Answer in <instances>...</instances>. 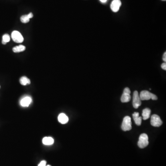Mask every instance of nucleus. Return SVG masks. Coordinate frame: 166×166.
I'll return each instance as SVG.
<instances>
[{
    "label": "nucleus",
    "instance_id": "4be33fe9",
    "mask_svg": "<svg viewBox=\"0 0 166 166\" xmlns=\"http://www.w3.org/2000/svg\"><path fill=\"white\" fill-rule=\"evenodd\" d=\"M161 1H166V0H161Z\"/></svg>",
    "mask_w": 166,
    "mask_h": 166
},
{
    "label": "nucleus",
    "instance_id": "f8f14e48",
    "mask_svg": "<svg viewBox=\"0 0 166 166\" xmlns=\"http://www.w3.org/2000/svg\"><path fill=\"white\" fill-rule=\"evenodd\" d=\"M33 17V15L32 13H30L28 14L22 16L20 18V20L23 23H27L29 22L30 19L32 18Z\"/></svg>",
    "mask_w": 166,
    "mask_h": 166
},
{
    "label": "nucleus",
    "instance_id": "9b49d317",
    "mask_svg": "<svg viewBox=\"0 0 166 166\" xmlns=\"http://www.w3.org/2000/svg\"><path fill=\"white\" fill-rule=\"evenodd\" d=\"M58 119L60 123L62 124L67 123L69 120V119L68 116L63 113L60 114L58 116Z\"/></svg>",
    "mask_w": 166,
    "mask_h": 166
},
{
    "label": "nucleus",
    "instance_id": "aec40b11",
    "mask_svg": "<svg viewBox=\"0 0 166 166\" xmlns=\"http://www.w3.org/2000/svg\"><path fill=\"white\" fill-rule=\"evenodd\" d=\"M163 60L164 62H166V52H165L164 53L163 56Z\"/></svg>",
    "mask_w": 166,
    "mask_h": 166
},
{
    "label": "nucleus",
    "instance_id": "1a4fd4ad",
    "mask_svg": "<svg viewBox=\"0 0 166 166\" xmlns=\"http://www.w3.org/2000/svg\"><path fill=\"white\" fill-rule=\"evenodd\" d=\"M32 102V99L30 96H27L23 97L20 101V105L22 107H28Z\"/></svg>",
    "mask_w": 166,
    "mask_h": 166
},
{
    "label": "nucleus",
    "instance_id": "6ab92c4d",
    "mask_svg": "<svg viewBox=\"0 0 166 166\" xmlns=\"http://www.w3.org/2000/svg\"><path fill=\"white\" fill-rule=\"evenodd\" d=\"M161 67L163 70H166V62H164L161 64Z\"/></svg>",
    "mask_w": 166,
    "mask_h": 166
},
{
    "label": "nucleus",
    "instance_id": "5701e85b",
    "mask_svg": "<svg viewBox=\"0 0 166 166\" xmlns=\"http://www.w3.org/2000/svg\"><path fill=\"white\" fill-rule=\"evenodd\" d=\"M50 166V165H47V166Z\"/></svg>",
    "mask_w": 166,
    "mask_h": 166
},
{
    "label": "nucleus",
    "instance_id": "f3484780",
    "mask_svg": "<svg viewBox=\"0 0 166 166\" xmlns=\"http://www.w3.org/2000/svg\"><path fill=\"white\" fill-rule=\"evenodd\" d=\"M10 40V37L9 35L7 34H6L3 36L2 44H6L7 43L9 42Z\"/></svg>",
    "mask_w": 166,
    "mask_h": 166
},
{
    "label": "nucleus",
    "instance_id": "a211bd4d",
    "mask_svg": "<svg viewBox=\"0 0 166 166\" xmlns=\"http://www.w3.org/2000/svg\"><path fill=\"white\" fill-rule=\"evenodd\" d=\"M46 161H42L39 164L38 166H46Z\"/></svg>",
    "mask_w": 166,
    "mask_h": 166
},
{
    "label": "nucleus",
    "instance_id": "6e6552de",
    "mask_svg": "<svg viewBox=\"0 0 166 166\" xmlns=\"http://www.w3.org/2000/svg\"><path fill=\"white\" fill-rule=\"evenodd\" d=\"M121 5V1L120 0H114L111 4V9L114 12H118Z\"/></svg>",
    "mask_w": 166,
    "mask_h": 166
},
{
    "label": "nucleus",
    "instance_id": "412c9836",
    "mask_svg": "<svg viewBox=\"0 0 166 166\" xmlns=\"http://www.w3.org/2000/svg\"><path fill=\"white\" fill-rule=\"evenodd\" d=\"M107 0H100V1H101V2H102V3H106V1H107Z\"/></svg>",
    "mask_w": 166,
    "mask_h": 166
},
{
    "label": "nucleus",
    "instance_id": "f257e3e1",
    "mask_svg": "<svg viewBox=\"0 0 166 166\" xmlns=\"http://www.w3.org/2000/svg\"><path fill=\"white\" fill-rule=\"evenodd\" d=\"M139 97L141 101L149 100V99H152L153 100H157V97L156 95L147 90L141 91L139 95Z\"/></svg>",
    "mask_w": 166,
    "mask_h": 166
},
{
    "label": "nucleus",
    "instance_id": "0eeeda50",
    "mask_svg": "<svg viewBox=\"0 0 166 166\" xmlns=\"http://www.w3.org/2000/svg\"><path fill=\"white\" fill-rule=\"evenodd\" d=\"M12 38L14 42L21 43L24 41V37L18 31H14L12 33Z\"/></svg>",
    "mask_w": 166,
    "mask_h": 166
},
{
    "label": "nucleus",
    "instance_id": "9d476101",
    "mask_svg": "<svg viewBox=\"0 0 166 166\" xmlns=\"http://www.w3.org/2000/svg\"><path fill=\"white\" fill-rule=\"evenodd\" d=\"M133 118L135 123L137 126H140L142 123V118L139 116V114L138 112H135L133 114Z\"/></svg>",
    "mask_w": 166,
    "mask_h": 166
},
{
    "label": "nucleus",
    "instance_id": "f03ea898",
    "mask_svg": "<svg viewBox=\"0 0 166 166\" xmlns=\"http://www.w3.org/2000/svg\"><path fill=\"white\" fill-rule=\"evenodd\" d=\"M149 145L148 136L145 133H143L139 138L138 145L140 148L144 149Z\"/></svg>",
    "mask_w": 166,
    "mask_h": 166
},
{
    "label": "nucleus",
    "instance_id": "39448f33",
    "mask_svg": "<svg viewBox=\"0 0 166 166\" xmlns=\"http://www.w3.org/2000/svg\"><path fill=\"white\" fill-rule=\"evenodd\" d=\"M133 104L134 108L136 109L139 108V107L141 105V100L139 97V92L136 90L134 91L133 93Z\"/></svg>",
    "mask_w": 166,
    "mask_h": 166
},
{
    "label": "nucleus",
    "instance_id": "dca6fc26",
    "mask_svg": "<svg viewBox=\"0 0 166 166\" xmlns=\"http://www.w3.org/2000/svg\"><path fill=\"white\" fill-rule=\"evenodd\" d=\"M25 50V47L24 45H20L19 46L14 47L13 49V50L14 53H19L23 52Z\"/></svg>",
    "mask_w": 166,
    "mask_h": 166
},
{
    "label": "nucleus",
    "instance_id": "ddd939ff",
    "mask_svg": "<svg viewBox=\"0 0 166 166\" xmlns=\"http://www.w3.org/2000/svg\"><path fill=\"white\" fill-rule=\"evenodd\" d=\"M151 109L149 108H146L143 110L142 116L143 119L144 120H146L148 119L151 115Z\"/></svg>",
    "mask_w": 166,
    "mask_h": 166
},
{
    "label": "nucleus",
    "instance_id": "2eb2a0df",
    "mask_svg": "<svg viewBox=\"0 0 166 166\" xmlns=\"http://www.w3.org/2000/svg\"><path fill=\"white\" fill-rule=\"evenodd\" d=\"M19 82L20 84L23 86H26L27 84H31V81L28 78L26 77H22L20 78Z\"/></svg>",
    "mask_w": 166,
    "mask_h": 166
},
{
    "label": "nucleus",
    "instance_id": "423d86ee",
    "mask_svg": "<svg viewBox=\"0 0 166 166\" xmlns=\"http://www.w3.org/2000/svg\"><path fill=\"white\" fill-rule=\"evenodd\" d=\"M131 90L128 87L125 88L124 90L123 93L122 95V96L121 97V102H129L130 101L131 97Z\"/></svg>",
    "mask_w": 166,
    "mask_h": 166
},
{
    "label": "nucleus",
    "instance_id": "20e7f679",
    "mask_svg": "<svg viewBox=\"0 0 166 166\" xmlns=\"http://www.w3.org/2000/svg\"><path fill=\"white\" fill-rule=\"evenodd\" d=\"M151 123L153 127H159L163 124V121L160 116L157 114H153L151 117Z\"/></svg>",
    "mask_w": 166,
    "mask_h": 166
},
{
    "label": "nucleus",
    "instance_id": "7ed1b4c3",
    "mask_svg": "<svg viewBox=\"0 0 166 166\" xmlns=\"http://www.w3.org/2000/svg\"><path fill=\"white\" fill-rule=\"evenodd\" d=\"M132 128L131 118L129 116H125L123 120L121 129L124 131H128L132 129Z\"/></svg>",
    "mask_w": 166,
    "mask_h": 166
},
{
    "label": "nucleus",
    "instance_id": "4468645a",
    "mask_svg": "<svg viewBox=\"0 0 166 166\" xmlns=\"http://www.w3.org/2000/svg\"><path fill=\"white\" fill-rule=\"evenodd\" d=\"M54 142V139L51 137H45L43 139V143L46 145H53Z\"/></svg>",
    "mask_w": 166,
    "mask_h": 166
}]
</instances>
